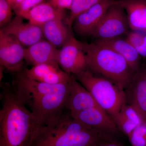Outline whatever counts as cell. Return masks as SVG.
Returning <instances> with one entry per match:
<instances>
[{"label":"cell","instance_id":"cell-12","mask_svg":"<svg viewBox=\"0 0 146 146\" xmlns=\"http://www.w3.org/2000/svg\"><path fill=\"white\" fill-rule=\"evenodd\" d=\"M60 68L58 63H45L35 65L30 69L25 68L21 72L29 78L48 84L69 82L72 75L68 74Z\"/></svg>","mask_w":146,"mask_h":146},{"label":"cell","instance_id":"cell-20","mask_svg":"<svg viewBox=\"0 0 146 146\" xmlns=\"http://www.w3.org/2000/svg\"><path fill=\"white\" fill-rule=\"evenodd\" d=\"M68 26L63 20L57 19L46 23L41 28L47 41L57 48H61L73 35Z\"/></svg>","mask_w":146,"mask_h":146},{"label":"cell","instance_id":"cell-18","mask_svg":"<svg viewBox=\"0 0 146 146\" xmlns=\"http://www.w3.org/2000/svg\"><path fill=\"white\" fill-rule=\"evenodd\" d=\"M22 17L29 23L41 27L53 20H64L66 13L64 9L57 8L47 1L36 6Z\"/></svg>","mask_w":146,"mask_h":146},{"label":"cell","instance_id":"cell-23","mask_svg":"<svg viewBox=\"0 0 146 146\" xmlns=\"http://www.w3.org/2000/svg\"><path fill=\"white\" fill-rule=\"evenodd\" d=\"M126 39L137 51L141 57H146V32H129Z\"/></svg>","mask_w":146,"mask_h":146},{"label":"cell","instance_id":"cell-9","mask_svg":"<svg viewBox=\"0 0 146 146\" xmlns=\"http://www.w3.org/2000/svg\"><path fill=\"white\" fill-rule=\"evenodd\" d=\"M116 0H102L78 15L73 23L76 33L89 36L108 9L118 3Z\"/></svg>","mask_w":146,"mask_h":146},{"label":"cell","instance_id":"cell-25","mask_svg":"<svg viewBox=\"0 0 146 146\" xmlns=\"http://www.w3.org/2000/svg\"><path fill=\"white\" fill-rule=\"evenodd\" d=\"M12 8L7 0H0V26L4 27L11 21Z\"/></svg>","mask_w":146,"mask_h":146},{"label":"cell","instance_id":"cell-29","mask_svg":"<svg viewBox=\"0 0 146 146\" xmlns=\"http://www.w3.org/2000/svg\"><path fill=\"white\" fill-rule=\"evenodd\" d=\"M24 0H7L12 9L13 10L19 5L21 4Z\"/></svg>","mask_w":146,"mask_h":146},{"label":"cell","instance_id":"cell-19","mask_svg":"<svg viewBox=\"0 0 146 146\" xmlns=\"http://www.w3.org/2000/svg\"><path fill=\"white\" fill-rule=\"evenodd\" d=\"M126 13L129 28L146 32V0H119Z\"/></svg>","mask_w":146,"mask_h":146},{"label":"cell","instance_id":"cell-11","mask_svg":"<svg viewBox=\"0 0 146 146\" xmlns=\"http://www.w3.org/2000/svg\"><path fill=\"white\" fill-rule=\"evenodd\" d=\"M23 19L16 15L1 29L5 34L15 36L23 46L29 47L42 40L44 35L41 27L24 23Z\"/></svg>","mask_w":146,"mask_h":146},{"label":"cell","instance_id":"cell-24","mask_svg":"<svg viewBox=\"0 0 146 146\" xmlns=\"http://www.w3.org/2000/svg\"><path fill=\"white\" fill-rule=\"evenodd\" d=\"M128 138L131 146H146V120H144Z\"/></svg>","mask_w":146,"mask_h":146},{"label":"cell","instance_id":"cell-26","mask_svg":"<svg viewBox=\"0 0 146 146\" xmlns=\"http://www.w3.org/2000/svg\"><path fill=\"white\" fill-rule=\"evenodd\" d=\"M46 0H24L21 4L13 9L17 16L22 17L32 9L46 1Z\"/></svg>","mask_w":146,"mask_h":146},{"label":"cell","instance_id":"cell-16","mask_svg":"<svg viewBox=\"0 0 146 146\" xmlns=\"http://www.w3.org/2000/svg\"><path fill=\"white\" fill-rule=\"evenodd\" d=\"M58 51L59 49L50 42L42 40L25 48V60L33 66L58 63Z\"/></svg>","mask_w":146,"mask_h":146},{"label":"cell","instance_id":"cell-5","mask_svg":"<svg viewBox=\"0 0 146 146\" xmlns=\"http://www.w3.org/2000/svg\"><path fill=\"white\" fill-rule=\"evenodd\" d=\"M70 82L62 84L56 90L43 95L28 105L42 127L56 119L66 110Z\"/></svg>","mask_w":146,"mask_h":146},{"label":"cell","instance_id":"cell-27","mask_svg":"<svg viewBox=\"0 0 146 146\" xmlns=\"http://www.w3.org/2000/svg\"><path fill=\"white\" fill-rule=\"evenodd\" d=\"M48 1L57 8L70 10L73 0H48Z\"/></svg>","mask_w":146,"mask_h":146},{"label":"cell","instance_id":"cell-4","mask_svg":"<svg viewBox=\"0 0 146 146\" xmlns=\"http://www.w3.org/2000/svg\"><path fill=\"white\" fill-rule=\"evenodd\" d=\"M73 76L91 93L98 104L113 120L127 103L124 89L111 80L95 74L88 68Z\"/></svg>","mask_w":146,"mask_h":146},{"label":"cell","instance_id":"cell-7","mask_svg":"<svg viewBox=\"0 0 146 146\" xmlns=\"http://www.w3.org/2000/svg\"><path fill=\"white\" fill-rule=\"evenodd\" d=\"M57 61L60 68L70 75L86 70L88 68L83 42L72 35L59 49Z\"/></svg>","mask_w":146,"mask_h":146},{"label":"cell","instance_id":"cell-1","mask_svg":"<svg viewBox=\"0 0 146 146\" xmlns=\"http://www.w3.org/2000/svg\"><path fill=\"white\" fill-rule=\"evenodd\" d=\"M0 110V146H30L39 128L14 86L3 87Z\"/></svg>","mask_w":146,"mask_h":146},{"label":"cell","instance_id":"cell-17","mask_svg":"<svg viewBox=\"0 0 146 146\" xmlns=\"http://www.w3.org/2000/svg\"><path fill=\"white\" fill-rule=\"evenodd\" d=\"M95 43L107 47L121 56L134 72L140 70L141 56L126 39L120 37L107 39H96Z\"/></svg>","mask_w":146,"mask_h":146},{"label":"cell","instance_id":"cell-15","mask_svg":"<svg viewBox=\"0 0 146 146\" xmlns=\"http://www.w3.org/2000/svg\"><path fill=\"white\" fill-rule=\"evenodd\" d=\"M125 91L127 103L135 108L146 120V70L140 69Z\"/></svg>","mask_w":146,"mask_h":146},{"label":"cell","instance_id":"cell-13","mask_svg":"<svg viewBox=\"0 0 146 146\" xmlns=\"http://www.w3.org/2000/svg\"><path fill=\"white\" fill-rule=\"evenodd\" d=\"M72 115L84 125L94 129L108 133L116 132L119 129L112 118L100 107L89 108Z\"/></svg>","mask_w":146,"mask_h":146},{"label":"cell","instance_id":"cell-21","mask_svg":"<svg viewBox=\"0 0 146 146\" xmlns=\"http://www.w3.org/2000/svg\"><path fill=\"white\" fill-rule=\"evenodd\" d=\"M145 120L138 110L131 105L125 104L114 119L118 129L127 137Z\"/></svg>","mask_w":146,"mask_h":146},{"label":"cell","instance_id":"cell-3","mask_svg":"<svg viewBox=\"0 0 146 146\" xmlns=\"http://www.w3.org/2000/svg\"><path fill=\"white\" fill-rule=\"evenodd\" d=\"M83 46L89 70L111 80L125 90L137 72L126 60L113 50L94 42H83Z\"/></svg>","mask_w":146,"mask_h":146},{"label":"cell","instance_id":"cell-6","mask_svg":"<svg viewBox=\"0 0 146 146\" xmlns=\"http://www.w3.org/2000/svg\"><path fill=\"white\" fill-rule=\"evenodd\" d=\"M129 29L126 13L118 1L108 9L89 36L96 39L116 38L127 35Z\"/></svg>","mask_w":146,"mask_h":146},{"label":"cell","instance_id":"cell-14","mask_svg":"<svg viewBox=\"0 0 146 146\" xmlns=\"http://www.w3.org/2000/svg\"><path fill=\"white\" fill-rule=\"evenodd\" d=\"M96 107L100 106L91 93L72 76L69 83L66 110L73 115L85 110Z\"/></svg>","mask_w":146,"mask_h":146},{"label":"cell","instance_id":"cell-22","mask_svg":"<svg viewBox=\"0 0 146 146\" xmlns=\"http://www.w3.org/2000/svg\"><path fill=\"white\" fill-rule=\"evenodd\" d=\"M102 0H73L70 16L67 19V23L71 26L80 13L89 9Z\"/></svg>","mask_w":146,"mask_h":146},{"label":"cell","instance_id":"cell-8","mask_svg":"<svg viewBox=\"0 0 146 146\" xmlns=\"http://www.w3.org/2000/svg\"><path fill=\"white\" fill-rule=\"evenodd\" d=\"M23 45L15 36L6 34L0 30V64L11 72L22 71L25 59Z\"/></svg>","mask_w":146,"mask_h":146},{"label":"cell","instance_id":"cell-10","mask_svg":"<svg viewBox=\"0 0 146 146\" xmlns=\"http://www.w3.org/2000/svg\"><path fill=\"white\" fill-rule=\"evenodd\" d=\"M61 84H50L35 80L18 72L14 86L19 97L27 106L43 95L56 90Z\"/></svg>","mask_w":146,"mask_h":146},{"label":"cell","instance_id":"cell-28","mask_svg":"<svg viewBox=\"0 0 146 146\" xmlns=\"http://www.w3.org/2000/svg\"><path fill=\"white\" fill-rule=\"evenodd\" d=\"M97 146H122L116 142L112 141L110 140L104 141Z\"/></svg>","mask_w":146,"mask_h":146},{"label":"cell","instance_id":"cell-2","mask_svg":"<svg viewBox=\"0 0 146 146\" xmlns=\"http://www.w3.org/2000/svg\"><path fill=\"white\" fill-rule=\"evenodd\" d=\"M108 133L84 125L64 111L39 128L30 146H97L110 139Z\"/></svg>","mask_w":146,"mask_h":146}]
</instances>
